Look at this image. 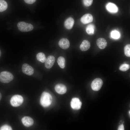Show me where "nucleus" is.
<instances>
[{
    "label": "nucleus",
    "instance_id": "nucleus-1",
    "mask_svg": "<svg viewBox=\"0 0 130 130\" xmlns=\"http://www.w3.org/2000/svg\"><path fill=\"white\" fill-rule=\"evenodd\" d=\"M52 100V97L48 92H43L42 94L40 99V103L44 107H47L51 104Z\"/></svg>",
    "mask_w": 130,
    "mask_h": 130
},
{
    "label": "nucleus",
    "instance_id": "nucleus-2",
    "mask_svg": "<svg viewBox=\"0 0 130 130\" xmlns=\"http://www.w3.org/2000/svg\"><path fill=\"white\" fill-rule=\"evenodd\" d=\"M13 76L10 72L4 71L0 73V81L4 83H8L13 80Z\"/></svg>",
    "mask_w": 130,
    "mask_h": 130
},
{
    "label": "nucleus",
    "instance_id": "nucleus-3",
    "mask_svg": "<svg viewBox=\"0 0 130 130\" xmlns=\"http://www.w3.org/2000/svg\"><path fill=\"white\" fill-rule=\"evenodd\" d=\"M17 26L19 30L22 32H27L32 31L33 28L31 24L23 21L19 22Z\"/></svg>",
    "mask_w": 130,
    "mask_h": 130
},
{
    "label": "nucleus",
    "instance_id": "nucleus-4",
    "mask_svg": "<svg viewBox=\"0 0 130 130\" xmlns=\"http://www.w3.org/2000/svg\"><path fill=\"white\" fill-rule=\"evenodd\" d=\"M23 101V99L22 96L20 95H15L11 98L10 103L12 106L17 107L21 105Z\"/></svg>",
    "mask_w": 130,
    "mask_h": 130
},
{
    "label": "nucleus",
    "instance_id": "nucleus-5",
    "mask_svg": "<svg viewBox=\"0 0 130 130\" xmlns=\"http://www.w3.org/2000/svg\"><path fill=\"white\" fill-rule=\"evenodd\" d=\"M103 84L102 80L100 78H97L93 81L91 84V86L93 90L97 91L100 90Z\"/></svg>",
    "mask_w": 130,
    "mask_h": 130
},
{
    "label": "nucleus",
    "instance_id": "nucleus-6",
    "mask_svg": "<svg viewBox=\"0 0 130 130\" xmlns=\"http://www.w3.org/2000/svg\"><path fill=\"white\" fill-rule=\"evenodd\" d=\"M22 70L23 73L29 76L32 75L34 72L33 68L26 63H25L23 65Z\"/></svg>",
    "mask_w": 130,
    "mask_h": 130
},
{
    "label": "nucleus",
    "instance_id": "nucleus-7",
    "mask_svg": "<svg viewBox=\"0 0 130 130\" xmlns=\"http://www.w3.org/2000/svg\"><path fill=\"white\" fill-rule=\"evenodd\" d=\"M81 105V102L78 98H74L72 99L71 102V105L72 109L79 110L80 109Z\"/></svg>",
    "mask_w": 130,
    "mask_h": 130
},
{
    "label": "nucleus",
    "instance_id": "nucleus-8",
    "mask_svg": "<svg viewBox=\"0 0 130 130\" xmlns=\"http://www.w3.org/2000/svg\"><path fill=\"white\" fill-rule=\"evenodd\" d=\"M93 20L92 15L89 13H87L84 15L81 18L80 20L84 24H86L92 22Z\"/></svg>",
    "mask_w": 130,
    "mask_h": 130
},
{
    "label": "nucleus",
    "instance_id": "nucleus-9",
    "mask_svg": "<svg viewBox=\"0 0 130 130\" xmlns=\"http://www.w3.org/2000/svg\"><path fill=\"white\" fill-rule=\"evenodd\" d=\"M54 57L52 55L49 56L45 61V66L47 69H50L53 66L55 61Z\"/></svg>",
    "mask_w": 130,
    "mask_h": 130
},
{
    "label": "nucleus",
    "instance_id": "nucleus-10",
    "mask_svg": "<svg viewBox=\"0 0 130 130\" xmlns=\"http://www.w3.org/2000/svg\"><path fill=\"white\" fill-rule=\"evenodd\" d=\"M22 122L23 124L26 127H29L32 125L34 123V121L31 117L28 116H25L22 119Z\"/></svg>",
    "mask_w": 130,
    "mask_h": 130
},
{
    "label": "nucleus",
    "instance_id": "nucleus-11",
    "mask_svg": "<svg viewBox=\"0 0 130 130\" xmlns=\"http://www.w3.org/2000/svg\"><path fill=\"white\" fill-rule=\"evenodd\" d=\"M55 89L58 93L62 94H65L67 91V88L65 85L62 84H58L56 85Z\"/></svg>",
    "mask_w": 130,
    "mask_h": 130
},
{
    "label": "nucleus",
    "instance_id": "nucleus-12",
    "mask_svg": "<svg viewBox=\"0 0 130 130\" xmlns=\"http://www.w3.org/2000/svg\"><path fill=\"white\" fill-rule=\"evenodd\" d=\"M58 45L61 48L64 49L68 48L70 46V43L68 40L66 38H63L58 42Z\"/></svg>",
    "mask_w": 130,
    "mask_h": 130
},
{
    "label": "nucleus",
    "instance_id": "nucleus-13",
    "mask_svg": "<svg viewBox=\"0 0 130 130\" xmlns=\"http://www.w3.org/2000/svg\"><path fill=\"white\" fill-rule=\"evenodd\" d=\"M96 43L98 47L101 49L105 48L107 45L106 40L103 38L98 39L97 40Z\"/></svg>",
    "mask_w": 130,
    "mask_h": 130
},
{
    "label": "nucleus",
    "instance_id": "nucleus-14",
    "mask_svg": "<svg viewBox=\"0 0 130 130\" xmlns=\"http://www.w3.org/2000/svg\"><path fill=\"white\" fill-rule=\"evenodd\" d=\"M107 10L111 13H116L118 12V8L115 4L110 2L108 3L106 5Z\"/></svg>",
    "mask_w": 130,
    "mask_h": 130
},
{
    "label": "nucleus",
    "instance_id": "nucleus-15",
    "mask_svg": "<svg viewBox=\"0 0 130 130\" xmlns=\"http://www.w3.org/2000/svg\"><path fill=\"white\" fill-rule=\"evenodd\" d=\"M74 23V20L71 17H69L64 22V26L67 29H70L73 27Z\"/></svg>",
    "mask_w": 130,
    "mask_h": 130
},
{
    "label": "nucleus",
    "instance_id": "nucleus-16",
    "mask_svg": "<svg viewBox=\"0 0 130 130\" xmlns=\"http://www.w3.org/2000/svg\"><path fill=\"white\" fill-rule=\"evenodd\" d=\"M91 45L89 42L86 40H84L80 46V49L82 51H85L90 48Z\"/></svg>",
    "mask_w": 130,
    "mask_h": 130
},
{
    "label": "nucleus",
    "instance_id": "nucleus-17",
    "mask_svg": "<svg viewBox=\"0 0 130 130\" xmlns=\"http://www.w3.org/2000/svg\"><path fill=\"white\" fill-rule=\"evenodd\" d=\"M94 25L92 24H90L86 27V32L89 35H92L94 33Z\"/></svg>",
    "mask_w": 130,
    "mask_h": 130
},
{
    "label": "nucleus",
    "instance_id": "nucleus-18",
    "mask_svg": "<svg viewBox=\"0 0 130 130\" xmlns=\"http://www.w3.org/2000/svg\"><path fill=\"white\" fill-rule=\"evenodd\" d=\"M36 58L39 61L42 63H44L46 59L45 54L42 52L38 53L36 55Z\"/></svg>",
    "mask_w": 130,
    "mask_h": 130
},
{
    "label": "nucleus",
    "instance_id": "nucleus-19",
    "mask_svg": "<svg viewBox=\"0 0 130 130\" xmlns=\"http://www.w3.org/2000/svg\"><path fill=\"white\" fill-rule=\"evenodd\" d=\"M57 62L59 67L62 69L64 68L65 66V58L62 56L59 57Z\"/></svg>",
    "mask_w": 130,
    "mask_h": 130
},
{
    "label": "nucleus",
    "instance_id": "nucleus-20",
    "mask_svg": "<svg viewBox=\"0 0 130 130\" xmlns=\"http://www.w3.org/2000/svg\"><path fill=\"white\" fill-rule=\"evenodd\" d=\"M7 6V4L6 1L4 0H0V12H2L6 10Z\"/></svg>",
    "mask_w": 130,
    "mask_h": 130
},
{
    "label": "nucleus",
    "instance_id": "nucleus-21",
    "mask_svg": "<svg viewBox=\"0 0 130 130\" xmlns=\"http://www.w3.org/2000/svg\"><path fill=\"white\" fill-rule=\"evenodd\" d=\"M124 52L125 55L128 57H130V45H126L124 48Z\"/></svg>",
    "mask_w": 130,
    "mask_h": 130
},
{
    "label": "nucleus",
    "instance_id": "nucleus-22",
    "mask_svg": "<svg viewBox=\"0 0 130 130\" xmlns=\"http://www.w3.org/2000/svg\"><path fill=\"white\" fill-rule=\"evenodd\" d=\"M130 68L129 65L124 64L121 65L119 67V70L125 72L127 71Z\"/></svg>",
    "mask_w": 130,
    "mask_h": 130
},
{
    "label": "nucleus",
    "instance_id": "nucleus-23",
    "mask_svg": "<svg viewBox=\"0 0 130 130\" xmlns=\"http://www.w3.org/2000/svg\"><path fill=\"white\" fill-rule=\"evenodd\" d=\"M120 36L119 33L116 31H113L111 33V37L114 39H118L119 37Z\"/></svg>",
    "mask_w": 130,
    "mask_h": 130
},
{
    "label": "nucleus",
    "instance_id": "nucleus-24",
    "mask_svg": "<svg viewBox=\"0 0 130 130\" xmlns=\"http://www.w3.org/2000/svg\"><path fill=\"white\" fill-rule=\"evenodd\" d=\"M93 0H83V3L86 6H91Z\"/></svg>",
    "mask_w": 130,
    "mask_h": 130
},
{
    "label": "nucleus",
    "instance_id": "nucleus-25",
    "mask_svg": "<svg viewBox=\"0 0 130 130\" xmlns=\"http://www.w3.org/2000/svg\"><path fill=\"white\" fill-rule=\"evenodd\" d=\"M1 130H11L12 129L10 126L7 125H2L0 128Z\"/></svg>",
    "mask_w": 130,
    "mask_h": 130
},
{
    "label": "nucleus",
    "instance_id": "nucleus-26",
    "mask_svg": "<svg viewBox=\"0 0 130 130\" xmlns=\"http://www.w3.org/2000/svg\"><path fill=\"white\" fill-rule=\"evenodd\" d=\"M25 2L27 4H32L35 2L36 0H24Z\"/></svg>",
    "mask_w": 130,
    "mask_h": 130
},
{
    "label": "nucleus",
    "instance_id": "nucleus-27",
    "mask_svg": "<svg viewBox=\"0 0 130 130\" xmlns=\"http://www.w3.org/2000/svg\"><path fill=\"white\" fill-rule=\"evenodd\" d=\"M118 130H124V125L122 124L120 125L118 128Z\"/></svg>",
    "mask_w": 130,
    "mask_h": 130
},
{
    "label": "nucleus",
    "instance_id": "nucleus-28",
    "mask_svg": "<svg viewBox=\"0 0 130 130\" xmlns=\"http://www.w3.org/2000/svg\"><path fill=\"white\" fill-rule=\"evenodd\" d=\"M1 97H2L1 94V93H0V101L1 99Z\"/></svg>",
    "mask_w": 130,
    "mask_h": 130
},
{
    "label": "nucleus",
    "instance_id": "nucleus-29",
    "mask_svg": "<svg viewBox=\"0 0 130 130\" xmlns=\"http://www.w3.org/2000/svg\"><path fill=\"white\" fill-rule=\"evenodd\" d=\"M1 51L0 50V57L1 56Z\"/></svg>",
    "mask_w": 130,
    "mask_h": 130
},
{
    "label": "nucleus",
    "instance_id": "nucleus-30",
    "mask_svg": "<svg viewBox=\"0 0 130 130\" xmlns=\"http://www.w3.org/2000/svg\"><path fill=\"white\" fill-rule=\"evenodd\" d=\"M130 111H129V115H130Z\"/></svg>",
    "mask_w": 130,
    "mask_h": 130
}]
</instances>
